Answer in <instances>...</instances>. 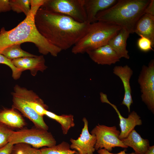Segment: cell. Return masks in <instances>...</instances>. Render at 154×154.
I'll list each match as a JSON object with an SVG mask.
<instances>
[{
    "label": "cell",
    "instance_id": "obj_5",
    "mask_svg": "<svg viewBox=\"0 0 154 154\" xmlns=\"http://www.w3.org/2000/svg\"><path fill=\"white\" fill-rule=\"evenodd\" d=\"M9 142L13 145L24 143L37 149L51 147L56 144V140L50 132L37 127L13 131Z\"/></svg>",
    "mask_w": 154,
    "mask_h": 154
},
{
    "label": "cell",
    "instance_id": "obj_28",
    "mask_svg": "<svg viewBox=\"0 0 154 154\" xmlns=\"http://www.w3.org/2000/svg\"><path fill=\"white\" fill-rule=\"evenodd\" d=\"M137 41L139 48L141 51L147 52L153 50L152 47L154 46L151 41L149 38L143 37H140Z\"/></svg>",
    "mask_w": 154,
    "mask_h": 154
},
{
    "label": "cell",
    "instance_id": "obj_27",
    "mask_svg": "<svg viewBox=\"0 0 154 154\" xmlns=\"http://www.w3.org/2000/svg\"><path fill=\"white\" fill-rule=\"evenodd\" d=\"M0 64H5L9 66L12 71V76L15 80H17L20 77L22 71L16 67L13 64L11 60L7 58L0 53Z\"/></svg>",
    "mask_w": 154,
    "mask_h": 154
},
{
    "label": "cell",
    "instance_id": "obj_29",
    "mask_svg": "<svg viewBox=\"0 0 154 154\" xmlns=\"http://www.w3.org/2000/svg\"><path fill=\"white\" fill-rule=\"evenodd\" d=\"M11 10L9 0H0V13L9 11Z\"/></svg>",
    "mask_w": 154,
    "mask_h": 154
},
{
    "label": "cell",
    "instance_id": "obj_33",
    "mask_svg": "<svg viewBox=\"0 0 154 154\" xmlns=\"http://www.w3.org/2000/svg\"><path fill=\"white\" fill-rule=\"evenodd\" d=\"M144 154H154V146H150Z\"/></svg>",
    "mask_w": 154,
    "mask_h": 154
},
{
    "label": "cell",
    "instance_id": "obj_13",
    "mask_svg": "<svg viewBox=\"0 0 154 154\" xmlns=\"http://www.w3.org/2000/svg\"><path fill=\"white\" fill-rule=\"evenodd\" d=\"M113 73L118 76L122 82L124 90V96L121 104L125 106L129 112H130V106L133 103L131 96V90L130 85V78L133 74L132 69L127 65L123 66H115L113 69Z\"/></svg>",
    "mask_w": 154,
    "mask_h": 154
},
{
    "label": "cell",
    "instance_id": "obj_11",
    "mask_svg": "<svg viewBox=\"0 0 154 154\" xmlns=\"http://www.w3.org/2000/svg\"><path fill=\"white\" fill-rule=\"evenodd\" d=\"M12 94L18 96L24 100L39 115L43 117L47 106L43 100L33 90L16 85Z\"/></svg>",
    "mask_w": 154,
    "mask_h": 154
},
{
    "label": "cell",
    "instance_id": "obj_10",
    "mask_svg": "<svg viewBox=\"0 0 154 154\" xmlns=\"http://www.w3.org/2000/svg\"><path fill=\"white\" fill-rule=\"evenodd\" d=\"M100 95L101 102L109 104L117 113L119 119V125L121 130L119 137L120 139L121 140L126 138L136 126L142 124L141 117L136 112L133 111L129 114L127 118H125L121 114L116 106L109 101L106 94L100 92Z\"/></svg>",
    "mask_w": 154,
    "mask_h": 154
},
{
    "label": "cell",
    "instance_id": "obj_12",
    "mask_svg": "<svg viewBox=\"0 0 154 154\" xmlns=\"http://www.w3.org/2000/svg\"><path fill=\"white\" fill-rule=\"evenodd\" d=\"M12 107L21 112L29 119L37 128L48 130V127L45 123L43 117L39 115L24 100L12 94Z\"/></svg>",
    "mask_w": 154,
    "mask_h": 154
},
{
    "label": "cell",
    "instance_id": "obj_22",
    "mask_svg": "<svg viewBox=\"0 0 154 154\" xmlns=\"http://www.w3.org/2000/svg\"><path fill=\"white\" fill-rule=\"evenodd\" d=\"M21 44H16L9 46L4 49L1 54L11 60L22 57L36 56L23 50L21 47Z\"/></svg>",
    "mask_w": 154,
    "mask_h": 154
},
{
    "label": "cell",
    "instance_id": "obj_17",
    "mask_svg": "<svg viewBox=\"0 0 154 154\" xmlns=\"http://www.w3.org/2000/svg\"><path fill=\"white\" fill-rule=\"evenodd\" d=\"M140 37L150 39L154 45V16L144 14L137 22L134 29Z\"/></svg>",
    "mask_w": 154,
    "mask_h": 154
},
{
    "label": "cell",
    "instance_id": "obj_20",
    "mask_svg": "<svg viewBox=\"0 0 154 154\" xmlns=\"http://www.w3.org/2000/svg\"><path fill=\"white\" fill-rule=\"evenodd\" d=\"M121 140L127 146L133 148L137 154H144L150 146L149 141L142 138L134 129Z\"/></svg>",
    "mask_w": 154,
    "mask_h": 154
},
{
    "label": "cell",
    "instance_id": "obj_18",
    "mask_svg": "<svg viewBox=\"0 0 154 154\" xmlns=\"http://www.w3.org/2000/svg\"><path fill=\"white\" fill-rule=\"evenodd\" d=\"M129 33L125 29L121 28L118 32L108 41V44L116 53L120 59L130 58L126 49L127 40Z\"/></svg>",
    "mask_w": 154,
    "mask_h": 154
},
{
    "label": "cell",
    "instance_id": "obj_32",
    "mask_svg": "<svg viewBox=\"0 0 154 154\" xmlns=\"http://www.w3.org/2000/svg\"><path fill=\"white\" fill-rule=\"evenodd\" d=\"M97 151V152L99 154H137L135 152H133L130 153H125L126 151L125 149H124L120 152L116 154L111 153L104 149H99Z\"/></svg>",
    "mask_w": 154,
    "mask_h": 154
},
{
    "label": "cell",
    "instance_id": "obj_21",
    "mask_svg": "<svg viewBox=\"0 0 154 154\" xmlns=\"http://www.w3.org/2000/svg\"><path fill=\"white\" fill-rule=\"evenodd\" d=\"M44 115L60 123L63 133L64 135L67 134L69 129L75 125L74 116L72 115H58L47 110L45 111Z\"/></svg>",
    "mask_w": 154,
    "mask_h": 154
},
{
    "label": "cell",
    "instance_id": "obj_24",
    "mask_svg": "<svg viewBox=\"0 0 154 154\" xmlns=\"http://www.w3.org/2000/svg\"><path fill=\"white\" fill-rule=\"evenodd\" d=\"M11 10L17 13H23L27 16L31 9V0H9Z\"/></svg>",
    "mask_w": 154,
    "mask_h": 154
},
{
    "label": "cell",
    "instance_id": "obj_8",
    "mask_svg": "<svg viewBox=\"0 0 154 154\" xmlns=\"http://www.w3.org/2000/svg\"><path fill=\"white\" fill-rule=\"evenodd\" d=\"M139 85L142 101L153 113L154 112V61L151 60L148 66L143 65L139 74Z\"/></svg>",
    "mask_w": 154,
    "mask_h": 154
},
{
    "label": "cell",
    "instance_id": "obj_30",
    "mask_svg": "<svg viewBox=\"0 0 154 154\" xmlns=\"http://www.w3.org/2000/svg\"><path fill=\"white\" fill-rule=\"evenodd\" d=\"M14 145L8 142L0 147V154H11Z\"/></svg>",
    "mask_w": 154,
    "mask_h": 154
},
{
    "label": "cell",
    "instance_id": "obj_19",
    "mask_svg": "<svg viewBox=\"0 0 154 154\" xmlns=\"http://www.w3.org/2000/svg\"><path fill=\"white\" fill-rule=\"evenodd\" d=\"M0 122L10 128L21 129L26 125L21 115L12 107L0 111Z\"/></svg>",
    "mask_w": 154,
    "mask_h": 154
},
{
    "label": "cell",
    "instance_id": "obj_6",
    "mask_svg": "<svg viewBox=\"0 0 154 154\" xmlns=\"http://www.w3.org/2000/svg\"><path fill=\"white\" fill-rule=\"evenodd\" d=\"M84 5V0H46L41 7L82 23L87 21Z\"/></svg>",
    "mask_w": 154,
    "mask_h": 154
},
{
    "label": "cell",
    "instance_id": "obj_25",
    "mask_svg": "<svg viewBox=\"0 0 154 154\" xmlns=\"http://www.w3.org/2000/svg\"><path fill=\"white\" fill-rule=\"evenodd\" d=\"M11 154H42L40 150L24 143L14 145Z\"/></svg>",
    "mask_w": 154,
    "mask_h": 154
},
{
    "label": "cell",
    "instance_id": "obj_3",
    "mask_svg": "<svg viewBox=\"0 0 154 154\" xmlns=\"http://www.w3.org/2000/svg\"><path fill=\"white\" fill-rule=\"evenodd\" d=\"M150 0H119L109 8L98 12L97 21L113 24L134 33L135 24L144 13Z\"/></svg>",
    "mask_w": 154,
    "mask_h": 154
},
{
    "label": "cell",
    "instance_id": "obj_4",
    "mask_svg": "<svg viewBox=\"0 0 154 154\" xmlns=\"http://www.w3.org/2000/svg\"><path fill=\"white\" fill-rule=\"evenodd\" d=\"M121 28L102 21L91 23L85 35L73 46L71 52L74 54H83L108 44Z\"/></svg>",
    "mask_w": 154,
    "mask_h": 154
},
{
    "label": "cell",
    "instance_id": "obj_15",
    "mask_svg": "<svg viewBox=\"0 0 154 154\" xmlns=\"http://www.w3.org/2000/svg\"><path fill=\"white\" fill-rule=\"evenodd\" d=\"M90 59L98 64L110 65L120 61V58L108 44L86 53Z\"/></svg>",
    "mask_w": 154,
    "mask_h": 154
},
{
    "label": "cell",
    "instance_id": "obj_26",
    "mask_svg": "<svg viewBox=\"0 0 154 154\" xmlns=\"http://www.w3.org/2000/svg\"><path fill=\"white\" fill-rule=\"evenodd\" d=\"M13 131L11 128L0 122V147L9 142Z\"/></svg>",
    "mask_w": 154,
    "mask_h": 154
},
{
    "label": "cell",
    "instance_id": "obj_7",
    "mask_svg": "<svg viewBox=\"0 0 154 154\" xmlns=\"http://www.w3.org/2000/svg\"><path fill=\"white\" fill-rule=\"evenodd\" d=\"M120 133L115 126L109 127L98 124L91 132L96 138L95 150L104 149L110 152L115 147L127 148L128 147L119 138Z\"/></svg>",
    "mask_w": 154,
    "mask_h": 154
},
{
    "label": "cell",
    "instance_id": "obj_16",
    "mask_svg": "<svg viewBox=\"0 0 154 154\" xmlns=\"http://www.w3.org/2000/svg\"><path fill=\"white\" fill-rule=\"evenodd\" d=\"M117 0H84V8L87 21L92 23L97 21L96 16L100 11L114 5Z\"/></svg>",
    "mask_w": 154,
    "mask_h": 154
},
{
    "label": "cell",
    "instance_id": "obj_2",
    "mask_svg": "<svg viewBox=\"0 0 154 154\" xmlns=\"http://www.w3.org/2000/svg\"><path fill=\"white\" fill-rule=\"evenodd\" d=\"M45 0H31L29 13L25 19L16 27L6 31L4 27L0 31V53L5 48L16 44L25 42L34 43L39 53L49 54L57 56L62 51L53 45L41 35L35 26L34 17L38 10L45 2Z\"/></svg>",
    "mask_w": 154,
    "mask_h": 154
},
{
    "label": "cell",
    "instance_id": "obj_1",
    "mask_svg": "<svg viewBox=\"0 0 154 154\" xmlns=\"http://www.w3.org/2000/svg\"><path fill=\"white\" fill-rule=\"evenodd\" d=\"M36 28L47 40L62 51L73 46L85 35L90 23L40 7L34 17Z\"/></svg>",
    "mask_w": 154,
    "mask_h": 154
},
{
    "label": "cell",
    "instance_id": "obj_9",
    "mask_svg": "<svg viewBox=\"0 0 154 154\" xmlns=\"http://www.w3.org/2000/svg\"><path fill=\"white\" fill-rule=\"evenodd\" d=\"M83 121L84 126L81 134L76 139L71 138L70 148L76 151L78 154H94L96 138L94 134L90 133L87 119L84 117Z\"/></svg>",
    "mask_w": 154,
    "mask_h": 154
},
{
    "label": "cell",
    "instance_id": "obj_31",
    "mask_svg": "<svg viewBox=\"0 0 154 154\" xmlns=\"http://www.w3.org/2000/svg\"><path fill=\"white\" fill-rule=\"evenodd\" d=\"M144 13L154 16V0L150 1L146 7L144 11Z\"/></svg>",
    "mask_w": 154,
    "mask_h": 154
},
{
    "label": "cell",
    "instance_id": "obj_23",
    "mask_svg": "<svg viewBox=\"0 0 154 154\" xmlns=\"http://www.w3.org/2000/svg\"><path fill=\"white\" fill-rule=\"evenodd\" d=\"M42 154H78L74 150H72L69 144L64 141L58 145L40 149Z\"/></svg>",
    "mask_w": 154,
    "mask_h": 154
},
{
    "label": "cell",
    "instance_id": "obj_14",
    "mask_svg": "<svg viewBox=\"0 0 154 154\" xmlns=\"http://www.w3.org/2000/svg\"><path fill=\"white\" fill-rule=\"evenodd\" d=\"M14 65L22 72L29 70L31 74L35 76L38 71L43 72L47 68L42 55L19 58L11 60Z\"/></svg>",
    "mask_w": 154,
    "mask_h": 154
}]
</instances>
